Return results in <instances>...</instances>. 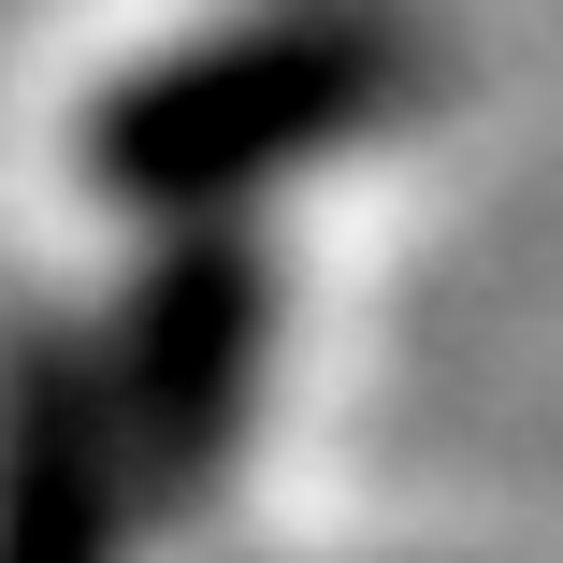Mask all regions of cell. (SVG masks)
Here are the masks:
<instances>
[{
    "label": "cell",
    "instance_id": "cell-1",
    "mask_svg": "<svg viewBox=\"0 0 563 563\" xmlns=\"http://www.w3.org/2000/svg\"><path fill=\"white\" fill-rule=\"evenodd\" d=\"M448 87V15L433 0H217L202 30L117 58L73 101V174L145 217H261V188L405 131Z\"/></svg>",
    "mask_w": 563,
    "mask_h": 563
},
{
    "label": "cell",
    "instance_id": "cell-2",
    "mask_svg": "<svg viewBox=\"0 0 563 563\" xmlns=\"http://www.w3.org/2000/svg\"><path fill=\"white\" fill-rule=\"evenodd\" d=\"M275 332H289V275H275L261 217H188V232L131 246L117 303L87 318V362H101L145 520H202L232 492L261 390H275Z\"/></svg>",
    "mask_w": 563,
    "mask_h": 563
},
{
    "label": "cell",
    "instance_id": "cell-3",
    "mask_svg": "<svg viewBox=\"0 0 563 563\" xmlns=\"http://www.w3.org/2000/svg\"><path fill=\"white\" fill-rule=\"evenodd\" d=\"M145 492L117 405H101L87 318L44 289H0V563H131Z\"/></svg>",
    "mask_w": 563,
    "mask_h": 563
}]
</instances>
